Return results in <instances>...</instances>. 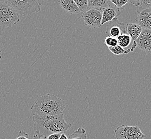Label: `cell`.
Listing matches in <instances>:
<instances>
[{
  "instance_id": "cell-16",
  "label": "cell",
  "mask_w": 151,
  "mask_h": 139,
  "mask_svg": "<svg viewBox=\"0 0 151 139\" xmlns=\"http://www.w3.org/2000/svg\"><path fill=\"white\" fill-rule=\"evenodd\" d=\"M108 49L111 51L113 54L115 55H122V54H127L129 53L130 51L129 50H125L122 47L119 46L118 44L116 46L112 47H108Z\"/></svg>"
},
{
  "instance_id": "cell-12",
  "label": "cell",
  "mask_w": 151,
  "mask_h": 139,
  "mask_svg": "<svg viewBox=\"0 0 151 139\" xmlns=\"http://www.w3.org/2000/svg\"><path fill=\"white\" fill-rule=\"evenodd\" d=\"M126 32L130 37L132 41H136L139 37L142 31V27L137 24H127L125 26Z\"/></svg>"
},
{
  "instance_id": "cell-26",
  "label": "cell",
  "mask_w": 151,
  "mask_h": 139,
  "mask_svg": "<svg viewBox=\"0 0 151 139\" xmlns=\"http://www.w3.org/2000/svg\"><path fill=\"white\" fill-rule=\"evenodd\" d=\"M2 56V51H1V50L0 49V61H1V56Z\"/></svg>"
},
{
  "instance_id": "cell-13",
  "label": "cell",
  "mask_w": 151,
  "mask_h": 139,
  "mask_svg": "<svg viewBox=\"0 0 151 139\" xmlns=\"http://www.w3.org/2000/svg\"><path fill=\"white\" fill-rule=\"evenodd\" d=\"M88 8L98 9L101 11L108 6V0H87Z\"/></svg>"
},
{
  "instance_id": "cell-8",
  "label": "cell",
  "mask_w": 151,
  "mask_h": 139,
  "mask_svg": "<svg viewBox=\"0 0 151 139\" xmlns=\"http://www.w3.org/2000/svg\"><path fill=\"white\" fill-rule=\"evenodd\" d=\"M137 46L143 52L150 54L151 52V30L142 29L139 37L136 40Z\"/></svg>"
},
{
  "instance_id": "cell-2",
  "label": "cell",
  "mask_w": 151,
  "mask_h": 139,
  "mask_svg": "<svg viewBox=\"0 0 151 139\" xmlns=\"http://www.w3.org/2000/svg\"><path fill=\"white\" fill-rule=\"evenodd\" d=\"M65 102L52 94L39 96L30 108L32 115L56 116L63 113Z\"/></svg>"
},
{
  "instance_id": "cell-23",
  "label": "cell",
  "mask_w": 151,
  "mask_h": 139,
  "mask_svg": "<svg viewBox=\"0 0 151 139\" xmlns=\"http://www.w3.org/2000/svg\"><path fill=\"white\" fill-rule=\"evenodd\" d=\"M140 0H128V2L129 1L130 3H131L134 6H136L137 8H139L140 5Z\"/></svg>"
},
{
  "instance_id": "cell-15",
  "label": "cell",
  "mask_w": 151,
  "mask_h": 139,
  "mask_svg": "<svg viewBox=\"0 0 151 139\" xmlns=\"http://www.w3.org/2000/svg\"><path fill=\"white\" fill-rule=\"evenodd\" d=\"M68 139H87L86 132L83 128H79L70 135Z\"/></svg>"
},
{
  "instance_id": "cell-19",
  "label": "cell",
  "mask_w": 151,
  "mask_h": 139,
  "mask_svg": "<svg viewBox=\"0 0 151 139\" xmlns=\"http://www.w3.org/2000/svg\"><path fill=\"white\" fill-rule=\"evenodd\" d=\"M104 42L108 47H112L117 45V41L116 38L107 36L104 40Z\"/></svg>"
},
{
  "instance_id": "cell-22",
  "label": "cell",
  "mask_w": 151,
  "mask_h": 139,
  "mask_svg": "<svg viewBox=\"0 0 151 139\" xmlns=\"http://www.w3.org/2000/svg\"><path fill=\"white\" fill-rule=\"evenodd\" d=\"M61 134L55 133L52 134L50 135L47 136L45 139H59L60 137L61 136Z\"/></svg>"
},
{
  "instance_id": "cell-9",
  "label": "cell",
  "mask_w": 151,
  "mask_h": 139,
  "mask_svg": "<svg viewBox=\"0 0 151 139\" xmlns=\"http://www.w3.org/2000/svg\"><path fill=\"white\" fill-rule=\"evenodd\" d=\"M137 12V24L142 29H151V8H138Z\"/></svg>"
},
{
  "instance_id": "cell-1",
  "label": "cell",
  "mask_w": 151,
  "mask_h": 139,
  "mask_svg": "<svg viewBox=\"0 0 151 139\" xmlns=\"http://www.w3.org/2000/svg\"><path fill=\"white\" fill-rule=\"evenodd\" d=\"M32 119L35 134L43 138L52 134L65 133L72 126L71 124L65 122L63 113L56 116L33 115Z\"/></svg>"
},
{
  "instance_id": "cell-4",
  "label": "cell",
  "mask_w": 151,
  "mask_h": 139,
  "mask_svg": "<svg viewBox=\"0 0 151 139\" xmlns=\"http://www.w3.org/2000/svg\"><path fill=\"white\" fill-rule=\"evenodd\" d=\"M20 16L17 12L4 2H0V25L10 27L19 22Z\"/></svg>"
},
{
  "instance_id": "cell-10",
  "label": "cell",
  "mask_w": 151,
  "mask_h": 139,
  "mask_svg": "<svg viewBox=\"0 0 151 139\" xmlns=\"http://www.w3.org/2000/svg\"><path fill=\"white\" fill-rule=\"evenodd\" d=\"M102 10L101 25L111 21L115 18H117L121 12V11L115 6L113 7L111 6H107Z\"/></svg>"
},
{
  "instance_id": "cell-6",
  "label": "cell",
  "mask_w": 151,
  "mask_h": 139,
  "mask_svg": "<svg viewBox=\"0 0 151 139\" xmlns=\"http://www.w3.org/2000/svg\"><path fill=\"white\" fill-rule=\"evenodd\" d=\"M82 18L85 25L89 28L96 29L101 26V11L98 9H87L84 12Z\"/></svg>"
},
{
  "instance_id": "cell-25",
  "label": "cell",
  "mask_w": 151,
  "mask_h": 139,
  "mask_svg": "<svg viewBox=\"0 0 151 139\" xmlns=\"http://www.w3.org/2000/svg\"><path fill=\"white\" fill-rule=\"evenodd\" d=\"M33 139H45L41 137H39V136H37L36 134H34L33 137Z\"/></svg>"
},
{
  "instance_id": "cell-3",
  "label": "cell",
  "mask_w": 151,
  "mask_h": 139,
  "mask_svg": "<svg viewBox=\"0 0 151 139\" xmlns=\"http://www.w3.org/2000/svg\"><path fill=\"white\" fill-rule=\"evenodd\" d=\"M4 2L19 15L25 16L40 11L44 0H4Z\"/></svg>"
},
{
  "instance_id": "cell-5",
  "label": "cell",
  "mask_w": 151,
  "mask_h": 139,
  "mask_svg": "<svg viewBox=\"0 0 151 139\" xmlns=\"http://www.w3.org/2000/svg\"><path fill=\"white\" fill-rule=\"evenodd\" d=\"M114 134L116 139H144L146 137L139 126L126 125L116 128Z\"/></svg>"
},
{
  "instance_id": "cell-21",
  "label": "cell",
  "mask_w": 151,
  "mask_h": 139,
  "mask_svg": "<svg viewBox=\"0 0 151 139\" xmlns=\"http://www.w3.org/2000/svg\"><path fill=\"white\" fill-rule=\"evenodd\" d=\"M16 139H30L29 135L24 130H20Z\"/></svg>"
},
{
  "instance_id": "cell-24",
  "label": "cell",
  "mask_w": 151,
  "mask_h": 139,
  "mask_svg": "<svg viewBox=\"0 0 151 139\" xmlns=\"http://www.w3.org/2000/svg\"><path fill=\"white\" fill-rule=\"evenodd\" d=\"M59 139H68V137L66 136L65 133L61 134V136L60 137Z\"/></svg>"
},
{
  "instance_id": "cell-11",
  "label": "cell",
  "mask_w": 151,
  "mask_h": 139,
  "mask_svg": "<svg viewBox=\"0 0 151 139\" xmlns=\"http://www.w3.org/2000/svg\"><path fill=\"white\" fill-rule=\"evenodd\" d=\"M58 2L61 8L68 14H76L81 12L73 0H58Z\"/></svg>"
},
{
  "instance_id": "cell-14",
  "label": "cell",
  "mask_w": 151,
  "mask_h": 139,
  "mask_svg": "<svg viewBox=\"0 0 151 139\" xmlns=\"http://www.w3.org/2000/svg\"><path fill=\"white\" fill-rule=\"evenodd\" d=\"M116 39L117 41V44L123 49L127 48L130 45L131 41H132L131 37L127 33L120 35L116 38Z\"/></svg>"
},
{
  "instance_id": "cell-17",
  "label": "cell",
  "mask_w": 151,
  "mask_h": 139,
  "mask_svg": "<svg viewBox=\"0 0 151 139\" xmlns=\"http://www.w3.org/2000/svg\"><path fill=\"white\" fill-rule=\"evenodd\" d=\"M73 1L78 7L81 12H84L88 9L87 0H73Z\"/></svg>"
},
{
  "instance_id": "cell-18",
  "label": "cell",
  "mask_w": 151,
  "mask_h": 139,
  "mask_svg": "<svg viewBox=\"0 0 151 139\" xmlns=\"http://www.w3.org/2000/svg\"><path fill=\"white\" fill-rule=\"evenodd\" d=\"M113 4L116 8L119 9L121 11L124 9V6L128 3V0H109Z\"/></svg>"
},
{
  "instance_id": "cell-7",
  "label": "cell",
  "mask_w": 151,
  "mask_h": 139,
  "mask_svg": "<svg viewBox=\"0 0 151 139\" xmlns=\"http://www.w3.org/2000/svg\"><path fill=\"white\" fill-rule=\"evenodd\" d=\"M125 26L124 24L119 22L117 18H115L106 26L105 33L107 36L117 38L120 35L127 33Z\"/></svg>"
},
{
  "instance_id": "cell-20",
  "label": "cell",
  "mask_w": 151,
  "mask_h": 139,
  "mask_svg": "<svg viewBox=\"0 0 151 139\" xmlns=\"http://www.w3.org/2000/svg\"><path fill=\"white\" fill-rule=\"evenodd\" d=\"M140 5L139 8H151V0H140Z\"/></svg>"
}]
</instances>
